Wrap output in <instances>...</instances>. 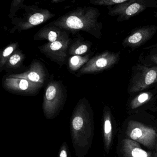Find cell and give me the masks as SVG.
I'll use <instances>...</instances> for the list:
<instances>
[{
    "mask_svg": "<svg viewBox=\"0 0 157 157\" xmlns=\"http://www.w3.org/2000/svg\"><path fill=\"white\" fill-rule=\"evenodd\" d=\"M99 10L90 7L86 10H81L66 15L54 24L67 30H81L87 31L96 37L101 36L102 24L98 22Z\"/></svg>",
    "mask_w": 157,
    "mask_h": 157,
    "instance_id": "obj_1",
    "label": "cell"
},
{
    "mask_svg": "<svg viewBox=\"0 0 157 157\" xmlns=\"http://www.w3.org/2000/svg\"><path fill=\"white\" fill-rule=\"evenodd\" d=\"M157 84V66L146 65L140 62L132 68L128 92L133 94L143 91Z\"/></svg>",
    "mask_w": 157,
    "mask_h": 157,
    "instance_id": "obj_2",
    "label": "cell"
},
{
    "mask_svg": "<svg viewBox=\"0 0 157 157\" xmlns=\"http://www.w3.org/2000/svg\"><path fill=\"white\" fill-rule=\"evenodd\" d=\"M120 52L104 51L89 60L81 70V73H94L107 70L120 60Z\"/></svg>",
    "mask_w": 157,
    "mask_h": 157,
    "instance_id": "obj_3",
    "label": "cell"
},
{
    "mask_svg": "<svg viewBox=\"0 0 157 157\" xmlns=\"http://www.w3.org/2000/svg\"><path fill=\"white\" fill-rule=\"evenodd\" d=\"M149 6L150 7L149 3L146 1L128 0L124 3L108 7V13L111 16H117V21L122 22L140 14Z\"/></svg>",
    "mask_w": 157,
    "mask_h": 157,
    "instance_id": "obj_4",
    "label": "cell"
},
{
    "mask_svg": "<svg viewBox=\"0 0 157 157\" xmlns=\"http://www.w3.org/2000/svg\"><path fill=\"white\" fill-rule=\"evenodd\" d=\"M127 134L130 139L145 147L149 148L154 147L157 133L152 128L140 122L131 121L128 125Z\"/></svg>",
    "mask_w": 157,
    "mask_h": 157,
    "instance_id": "obj_5",
    "label": "cell"
},
{
    "mask_svg": "<svg viewBox=\"0 0 157 157\" xmlns=\"http://www.w3.org/2000/svg\"><path fill=\"white\" fill-rule=\"evenodd\" d=\"M157 31V26L155 25H146L134 29L123 40L122 46L124 48H138L152 38Z\"/></svg>",
    "mask_w": 157,
    "mask_h": 157,
    "instance_id": "obj_6",
    "label": "cell"
},
{
    "mask_svg": "<svg viewBox=\"0 0 157 157\" xmlns=\"http://www.w3.org/2000/svg\"><path fill=\"white\" fill-rule=\"evenodd\" d=\"M10 78L25 79L29 81L43 84L46 78L44 69L38 61L34 62L29 70L24 73L8 76Z\"/></svg>",
    "mask_w": 157,
    "mask_h": 157,
    "instance_id": "obj_7",
    "label": "cell"
},
{
    "mask_svg": "<svg viewBox=\"0 0 157 157\" xmlns=\"http://www.w3.org/2000/svg\"><path fill=\"white\" fill-rule=\"evenodd\" d=\"M43 84L29 81L25 79L8 77L4 80V87L20 91H30L42 87Z\"/></svg>",
    "mask_w": 157,
    "mask_h": 157,
    "instance_id": "obj_8",
    "label": "cell"
},
{
    "mask_svg": "<svg viewBox=\"0 0 157 157\" xmlns=\"http://www.w3.org/2000/svg\"><path fill=\"white\" fill-rule=\"evenodd\" d=\"M122 151L125 157H152L150 152L144 150L137 142L130 139L123 140Z\"/></svg>",
    "mask_w": 157,
    "mask_h": 157,
    "instance_id": "obj_9",
    "label": "cell"
},
{
    "mask_svg": "<svg viewBox=\"0 0 157 157\" xmlns=\"http://www.w3.org/2000/svg\"><path fill=\"white\" fill-rule=\"evenodd\" d=\"M68 40L59 39L56 42L49 43L42 48V50L46 54L56 59H64L67 56V49L68 45Z\"/></svg>",
    "mask_w": 157,
    "mask_h": 157,
    "instance_id": "obj_10",
    "label": "cell"
},
{
    "mask_svg": "<svg viewBox=\"0 0 157 157\" xmlns=\"http://www.w3.org/2000/svg\"><path fill=\"white\" fill-rule=\"evenodd\" d=\"M130 101L129 107L135 110L147 104L153 102L157 98V86L152 90L140 92Z\"/></svg>",
    "mask_w": 157,
    "mask_h": 157,
    "instance_id": "obj_11",
    "label": "cell"
},
{
    "mask_svg": "<svg viewBox=\"0 0 157 157\" xmlns=\"http://www.w3.org/2000/svg\"><path fill=\"white\" fill-rule=\"evenodd\" d=\"M149 49L145 57H142L140 60L141 62L148 65L157 66V44L146 48L144 49Z\"/></svg>",
    "mask_w": 157,
    "mask_h": 157,
    "instance_id": "obj_12",
    "label": "cell"
},
{
    "mask_svg": "<svg viewBox=\"0 0 157 157\" xmlns=\"http://www.w3.org/2000/svg\"><path fill=\"white\" fill-rule=\"evenodd\" d=\"M89 58V56H88L85 57H81L78 56H73L70 59V68L71 70H77L86 62H88Z\"/></svg>",
    "mask_w": 157,
    "mask_h": 157,
    "instance_id": "obj_13",
    "label": "cell"
},
{
    "mask_svg": "<svg viewBox=\"0 0 157 157\" xmlns=\"http://www.w3.org/2000/svg\"><path fill=\"white\" fill-rule=\"evenodd\" d=\"M39 34V36L44 35V36H40V37H44V38H46L48 40L49 43L56 42V41L62 38V37H59V34L58 32L53 30L52 29H50L49 28L44 29V30H42Z\"/></svg>",
    "mask_w": 157,
    "mask_h": 157,
    "instance_id": "obj_14",
    "label": "cell"
},
{
    "mask_svg": "<svg viewBox=\"0 0 157 157\" xmlns=\"http://www.w3.org/2000/svg\"><path fill=\"white\" fill-rule=\"evenodd\" d=\"M49 14H45L44 13H36L33 14L29 18L28 24L31 25L35 26L41 24L47 18Z\"/></svg>",
    "mask_w": 157,
    "mask_h": 157,
    "instance_id": "obj_15",
    "label": "cell"
},
{
    "mask_svg": "<svg viewBox=\"0 0 157 157\" xmlns=\"http://www.w3.org/2000/svg\"><path fill=\"white\" fill-rule=\"evenodd\" d=\"M16 48V44H13L9 46L4 49L1 56V67H2V66L6 63L8 59H10L11 55Z\"/></svg>",
    "mask_w": 157,
    "mask_h": 157,
    "instance_id": "obj_16",
    "label": "cell"
},
{
    "mask_svg": "<svg viewBox=\"0 0 157 157\" xmlns=\"http://www.w3.org/2000/svg\"><path fill=\"white\" fill-rule=\"evenodd\" d=\"M104 132L107 146H109L112 140V126L111 119L108 117L105 119L104 123Z\"/></svg>",
    "mask_w": 157,
    "mask_h": 157,
    "instance_id": "obj_17",
    "label": "cell"
},
{
    "mask_svg": "<svg viewBox=\"0 0 157 157\" xmlns=\"http://www.w3.org/2000/svg\"><path fill=\"white\" fill-rule=\"evenodd\" d=\"M128 0H98L91 2L94 4L102 6H107L109 7L114 6L117 4L126 2Z\"/></svg>",
    "mask_w": 157,
    "mask_h": 157,
    "instance_id": "obj_18",
    "label": "cell"
},
{
    "mask_svg": "<svg viewBox=\"0 0 157 157\" xmlns=\"http://www.w3.org/2000/svg\"><path fill=\"white\" fill-rule=\"evenodd\" d=\"M22 61V55L20 53H16L12 55L9 59V63L10 66L15 67L18 66Z\"/></svg>",
    "mask_w": 157,
    "mask_h": 157,
    "instance_id": "obj_19",
    "label": "cell"
},
{
    "mask_svg": "<svg viewBox=\"0 0 157 157\" xmlns=\"http://www.w3.org/2000/svg\"><path fill=\"white\" fill-rule=\"evenodd\" d=\"M88 50V45L83 44L80 45L79 46L77 47L76 49H74V50L71 51V53L72 54H74V55L79 56V55H82L86 53Z\"/></svg>",
    "mask_w": 157,
    "mask_h": 157,
    "instance_id": "obj_20",
    "label": "cell"
},
{
    "mask_svg": "<svg viewBox=\"0 0 157 157\" xmlns=\"http://www.w3.org/2000/svg\"><path fill=\"white\" fill-rule=\"evenodd\" d=\"M83 125V120L80 117H77L73 121V127L74 129L79 130L82 127Z\"/></svg>",
    "mask_w": 157,
    "mask_h": 157,
    "instance_id": "obj_21",
    "label": "cell"
},
{
    "mask_svg": "<svg viewBox=\"0 0 157 157\" xmlns=\"http://www.w3.org/2000/svg\"><path fill=\"white\" fill-rule=\"evenodd\" d=\"M60 157H67V152L65 150L62 151L60 153Z\"/></svg>",
    "mask_w": 157,
    "mask_h": 157,
    "instance_id": "obj_22",
    "label": "cell"
},
{
    "mask_svg": "<svg viewBox=\"0 0 157 157\" xmlns=\"http://www.w3.org/2000/svg\"><path fill=\"white\" fill-rule=\"evenodd\" d=\"M153 157H157V150H156V152H155V153H154V155H153Z\"/></svg>",
    "mask_w": 157,
    "mask_h": 157,
    "instance_id": "obj_23",
    "label": "cell"
},
{
    "mask_svg": "<svg viewBox=\"0 0 157 157\" xmlns=\"http://www.w3.org/2000/svg\"><path fill=\"white\" fill-rule=\"evenodd\" d=\"M156 110H157V107H156Z\"/></svg>",
    "mask_w": 157,
    "mask_h": 157,
    "instance_id": "obj_24",
    "label": "cell"
}]
</instances>
